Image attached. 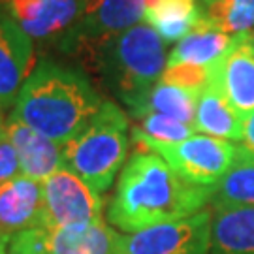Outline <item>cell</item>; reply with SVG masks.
Masks as SVG:
<instances>
[{
    "mask_svg": "<svg viewBox=\"0 0 254 254\" xmlns=\"http://www.w3.org/2000/svg\"><path fill=\"white\" fill-rule=\"evenodd\" d=\"M213 189L185 181L156 153L137 149L119 175L108 222L123 234L189 218L205 209Z\"/></svg>",
    "mask_w": 254,
    "mask_h": 254,
    "instance_id": "cell-1",
    "label": "cell"
},
{
    "mask_svg": "<svg viewBox=\"0 0 254 254\" xmlns=\"http://www.w3.org/2000/svg\"><path fill=\"white\" fill-rule=\"evenodd\" d=\"M104 102L85 73L44 59L23 83L11 115L55 143L66 145L91 123Z\"/></svg>",
    "mask_w": 254,
    "mask_h": 254,
    "instance_id": "cell-2",
    "label": "cell"
},
{
    "mask_svg": "<svg viewBox=\"0 0 254 254\" xmlns=\"http://www.w3.org/2000/svg\"><path fill=\"white\" fill-rule=\"evenodd\" d=\"M130 111L160 81L168 66L166 44L149 25H136L83 59Z\"/></svg>",
    "mask_w": 254,
    "mask_h": 254,
    "instance_id": "cell-3",
    "label": "cell"
},
{
    "mask_svg": "<svg viewBox=\"0 0 254 254\" xmlns=\"http://www.w3.org/2000/svg\"><path fill=\"white\" fill-rule=\"evenodd\" d=\"M64 168L94 192L104 194L125 168L128 154V117L117 104L106 100L100 111L72 141L63 145Z\"/></svg>",
    "mask_w": 254,
    "mask_h": 254,
    "instance_id": "cell-4",
    "label": "cell"
},
{
    "mask_svg": "<svg viewBox=\"0 0 254 254\" xmlns=\"http://www.w3.org/2000/svg\"><path fill=\"white\" fill-rule=\"evenodd\" d=\"M134 141L139 149L162 156L173 172L179 173L185 181L209 189L217 187L239 154V147L236 143L205 134H194L177 143H158L149 139Z\"/></svg>",
    "mask_w": 254,
    "mask_h": 254,
    "instance_id": "cell-5",
    "label": "cell"
},
{
    "mask_svg": "<svg viewBox=\"0 0 254 254\" xmlns=\"http://www.w3.org/2000/svg\"><path fill=\"white\" fill-rule=\"evenodd\" d=\"M145 0H85L81 17L59 40L66 53L87 57L96 47L143 21Z\"/></svg>",
    "mask_w": 254,
    "mask_h": 254,
    "instance_id": "cell-6",
    "label": "cell"
},
{
    "mask_svg": "<svg viewBox=\"0 0 254 254\" xmlns=\"http://www.w3.org/2000/svg\"><path fill=\"white\" fill-rule=\"evenodd\" d=\"M104 201L68 168L42 183V228H77L104 220Z\"/></svg>",
    "mask_w": 254,
    "mask_h": 254,
    "instance_id": "cell-7",
    "label": "cell"
},
{
    "mask_svg": "<svg viewBox=\"0 0 254 254\" xmlns=\"http://www.w3.org/2000/svg\"><path fill=\"white\" fill-rule=\"evenodd\" d=\"M211 211L166 222L136 234H119L115 254H209Z\"/></svg>",
    "mask_w": 254,
    "mask_h": 254,
    "instance_id": "cell-8",
    "label": "cell"
},
{
    "mask_svg": "<svg viewBox=\"0 0 254 254\" xmlns=\"http://www.w3.org/2000/svg\"><path fill=\"white\" fill-rule=\"evenodd\" d=\"M17 236L32 254H115L119 232L100 220L77 228H34Z\"/></svg>",
    "mask_w": 254,
    "mask_h": 254,
    "instance_id": "cell-9",
    "label": "cell"
},
{
    "mask_svg": "<svg viewBox=\"0 0 254 254\" xmlns=\"http://www.w3.org/2000/svg\"><path fill=\"white\" fill-rule=\"evenodd\" d=\"M83 4L85 0H0V9L32 40H61L81 17Z\"/></svg>",
    "mask_w": 254,
    "mask_h": 254,
    "instance_id": "cell-10",
    "label": "cell"
},
{
    "mask_svg": "<svg viewBox=\"0 0 254 254\" xmlns=\"http://www.w3.org/2000/svg\"><path fill=\"white\" fill-rule=\"evenodd\" d=\"M211 77L217 81L230 106L243 119L254 111V42L253 32L236 34L228 53L211 66Z\"/></svg>",
    "mask_w": 254,
    "mask_h": 254,
    "instance_id": "cell-11",
    "label": "cell"
},
{
    "mask_svg": "<svg viewBox=\"0 0 254 254\" xmlns=\"http://www.w3.org/2000/svg\"><path fill=\"white\" fill-rule=\"evenodd\" d=\"M32 38L0 9V113L15 104L23 83L32 72Z\"/></svg>",
    "mask_w": 254,
    "mask_h": 254,
    "instance_id": "cell-12",
    "label": "cell"
},
{
    "mask_svg": "<svg viewBox=\"0 0 254 254\" xmlns=\"http://www.w3.org/2000/svg\"><path fill=\"white\" fill-rule=\"evenodd\" d=\"M4 121H6V132L17 153L21 175L44 183L55 172L64 168L61 143H55L53 139L34 132L11 113Z\"/></svg>",
    "mask_w": 254,
    "mask_h": 254,
    "instance_id": "cell-13",
    "label": "cell"
},
{
    "mask_svg": "<svg viewBox=\"0 0 254 254\" xmlns=\"http://www.w3.org/2000/svg\"><path fill=\"white\" fill-rule=\"evenodd\" d=\"M42 228V183L17 175L0 185V236Z\"/></svg>",
    "mask_w": 254,
    "mask_h": 254,
    "instance_id": "cell-14",
    "label": "cell"
},
{
    "mask_svg": "<svg viewBox=\"0 0 254 254\" xmlns=\"http://www.w3.org/2000/svg\"><path fill=\"white\" fill-rule=\"evenodd\" d=\"M234 34L220 28L209 17L200 19L168 57V66L172 64H196V66H213L218 63L234 44Z\"/></svg>",
    "mask_w": 254,
    "mask_h": 254,
    "instance_id": "cell-15",
    "label": "cell"
},
{
    "mask_svg": "<svg viewBox=\"0 0 254 254\" xmlns=\"http://www.w3.org/2000/svg\"><path fill=\"white\" fill-rule=\"evenodd\" d=\"M209 254H254V207L213 209Z\"/></svg>",
    "mask_w": 254,
    "mask_h": 254,
    "instance_id": "cell-16",
    "label": "cell"
},
{
    "mask_svg": "<svg viewBox=\"0 0 254 254\" xmlns=\"http://www.w3.org/2000/svg\"><path fill=\"white\" fill-rule=\"evenodd\" d=\"M243 123L245 119L230 106L217 81L211 77L209 85L198 98L194 119L196 132L236 143L243 137Z\"/></svg>",
    "mask_w": 254,
    "mask_h": 254,
    "instance_id": "cell-17",
    "label": "cell"
},
{
    "mask_svg": "<svg viewBox=\"0 0 254 254\" xmlns=\"http://www.w3.org/2000/svg\"><path fill=\"white\" fill-rule=\"evenodd\" d=\"M201 17L198 0H145L143 21L160 34L164 44L181 42Z\"/></svg>",
    "mask_w": 254,
    "mask_h": 254,
    "instance_id": "cell-18",
    "label": "cell"
},
{
    "mask_svg": "<svg viewBox=\"0 0 254 254\" xmlns=\"http://www.w3.org/2000/svg\"><path fill=\"white\" fill-rule=\"evenodd\" d=\"M198 98H200V94H196V92L185 91L179 87L158 81L128 111V115L139 119L147 113H158V115H166V117H172L175 121H181L185 125L194 127Z\"/></svg>",
    "mask_w": 254,
    "mask_h": 254,
    "instance_id": "cell-19",
    "label": "cell"
},
{
    "mask_svg": "<svg viewBox=\"0 0 254 254\" xmlns=\"http://www.w3.org/2000/svg\"><path fill=\"white\" fill-rule=\"evenodd\" d=\"M213 209L254 207V162L239 153L234 166L213 189Z\"/></svg>",
    "mask_w": 254,
    "mask_h": 254,
    "instance_id": "cell-20",
    "label": "cell"
},
{
    "mask_svg": "<svg viewBox=\"0 0 254 254\" xmlns=\"http://www.w3.org/2000/svg\"><path fill=\"white\" fill-rule=\"evenodd\" d=\"M137 125L132 128V139H149L158 143H177L185 141L196 134L192 125H185L158 113H147L143 117L136 119Z\"/></svg>",
    "mask_w": 254,
    "mask_h": 254,
    "instance_id": "cell-21",
    "label": "cell"
},
{
    "mask_svg": "<svg viewBox=\"0 0 254 254\" xmlns=\"http://www.w3.org/2000/svg\"><path fill=\"white\" fill-rule=\"evenodd\" d=\"M203 13L234 36L254 27V0H215Z\"/></svg>",
    "mask_w": 254,
    "mask_h": 254,
    "instance_id": "cell-22",
    "label": "cell"
},
{
    "mask_svg": "<svg viewBox=\"0 0 254 254\" xmlns=\"http://www.w3.org/2000/svg\"><path fill=\"white\" fill-rule=\"evenodd\" d=\"M211 79V66H196V64H172L166 66L160 83L173 85L185 91L201 94Z\"/></svg>",
    "mask_w": 254,
    "mask_h": 254,
    "instance_id": "cell-23",
    "label": "cell"
},
{
    "mask_svg": "<svg viewBox=\"0 0 254 254\" xmlns=\"http://www.w3.org/2000/svg\"><path fill=\"white\" fill-rule=\"evenodd\" d=\"M21 175V166L15 153V147L6 132V121L0 115V185Z\"/></svg>",
    "mask_w": 254,
    "mask_h": 254,
    "instance_id": "cell-24",
    "label": "cell"
},
{
    "mask_svg": "<svg viewBox=\"0 0 254 254\" xmlns=\"http://www.w3.org/2000/svg\"><path fill=\"white\" fill-rule=\"evenodd\" d=\"M239 143H241V145H237L239 147V153L254 162V111L243 123V137H241Z\"/></svg>",
    "mask_w": 254,
    "mask_h": 254,
    "instance_id": "cell-25",
    "label": "cell"
},
{
    "mask_svg": "<svg viewBox=\"0 0 254 254\" xmlns=\"http://www.w3.org/2000/svg\"><path fill=\"white\" fill-rule=\"evenodd\" d=\"M6 254H32V253H30V251H28V247L21 241V237L13 236L11 237V241H9L8 253Z\"/></svg>",
    "mask_w": 254,
    "mask_h": 254,
    "instance_id": "cell-26",
    "label": "cell"
},
{
    "mask_svg": "<svg viewBox=\"0 0 254 254\" xmlns=\"http://www.w3.org/2000/svg\"><path fill=\"white\" fill-rule=\"evenodd\" d=\"M9 241H11V237L0 236V254H6V253H8V245H9Z\"/></svg>",
    "mask_w": 254,
    "mask_h": 254,
    "instance_id": "cell-27",
    "label": "cell"
},
{
    "mask_svg": "<svg viewBox=\"0 0 254 254\" xmlns=\"http://www.w3.org/2000/svg\"><path fill=\"white\" fill-rule=\"evenodd\" d=\"M213 2H215V0H201V4H203V6H205V8H207V6H211V4H213Z\"/></svg>",
    "mask_w": 254,
    "mask_h": 254,
    "instance_id": "cell-28",
    "label": "cell"
},
{
    "mask_svg": "<svg viewBox=\"0 0 254 254\" xmlns=\"http://www.w3.org/2000/svg\"><path fill=\"white\" fill-rule=\"evenodd\" d=\"M253 42H254V32H253Z\"/></svg>",
    "mask_w": 254,
    "mask_h": 254,
    "instance_id": "cell-29",
    "label": "cell"
}]
</instances>
